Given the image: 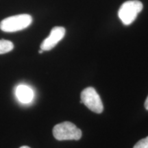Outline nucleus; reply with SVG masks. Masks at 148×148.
<instances>
[{"label":"nucleus","instance_id":"obj_1","mask_svg":"<svg viewBox=\"0 0 148 148\" xmlns=\"http://www.w3.org/2000/svg\"><path fill=\"white\" fill-rule=\"evenodd\" d=\"M32 23V17L29 14H18L2 20L0 23V29L5 32H15L27 28Z\"/></svg>","mask_w":148,"mask_h":148},{"label":"nucleus","instance_id":"obj_2","mask_svg":"<svg viewBox=\"0 0 148 148\" xmlns=\"http://www.w3.org/2000/svg\"><path fill=\"white\" fill-rule=\"evenodd\" d=\"M143 8V5L140 1L130 0L121 5L118 11V16L125 25H129L135 21Z\"/></svg>","mask_w":148,"mask_h":148},{"label":"nucleus","instance_id":"obj_3","mask_svg":"<svg viewBox=\"0 0 148 148\" xmlns=\"http://www.w3.org/2000/svg\"><path fill=\"white\" fill-rule=\"evenodd\" d=\"M53 135L58 140H77L82 137V131L71 122L64 121L53 127Z\"/></svg>","mask_w":148,"mask_h":148},{"label":"nucleus","instance_id":"obj_4","mask_svg":"<svg viewBox=\"0 0 148 148\" xmlns=\"http://www.w3.org/2000/svg\"><path fill=\"white\" fill-rule=\"evenodd\" d=\"M80 103H84L88 109L95 113L99 114L103 112V106L101 98L92 87H87L82 90Z\"/></svg>","mask_w":148,"mask_h":148},{"label":"nucleus","instance_id":"obj_5","mask_svg":"<svg viewBox=\"0 0 148 148\" xmlns=\"http://www.w3.org/2000/svg\"><path fill=\"white\" fill-rule=\"evenodd\" d=\"M66 30L63 27L56 26L53 27L50 34L44 39L40 45V49L43 51H49L52 49L65 35Z\"/></svg>","mask_w":148,"mask_h":148},{"label":"nucleus","instance_id":"obj_6","mask_svg":"<svg viewBox=\"0 0 148 148\" xmlns=\"http://www.w3.org/2000/svg\"><path fill=\"white\" fill-rule=\"evenodd\" d=\"M16 97L20 102L23 103H30L34 97V92L29 86L20 84L16 88Z\"/></svg>","mask_w":148,"mask_h":148},{"label":"nucleus","instance_id":"obj_7","mask_svg":"<svg viewBox=\"0 0 148 148\" xmlns=\"http://www.w3.org/2000/svg\"><path fill=\"white\" fill-rule=\"evenodd\" d=\"M13 43L10 40L5 39L0 40V54L10 52L13 49Z\"/></svg>","mask_w":148,"mask_h":148},{"label":"nucleus","instance_id":"obj_8","mask_svg":"<svg viewBox=\"0 0 148 148\" xmlns=\"http://www.w3.org/2000/svg\"><path fill=\"white\" fill-rule=\"evenodd\" d=\"M133 148H148V136L137 142Z\"/></svg>","mask_w":148,"mask_h":148},{"label":"nucleus","instance_id":"obj_9","mask_svg":"<svg viewBox=\"0 0 148 148\" xmlns=\"http://www.w3.org/2000/svg\"><path fill=\"white\" fill-rule=\"evenodd\" d=\"M145 108H146V110H148V96H147V99H146L145 102Z\"/></svg>","mask_w":148,"mask_h":148},{"label":"nucleus","instance_id":"obj_10","mask_svg":"<svg viewBox=\"0 0 148 148\" xmlns=\"http://www.w3.org/2000/svg\"><path fill=\"white\" fill-rule=\"evenodd\" d=\"M19 148H30L29 147H28V146H26V145H24V146H21V147Z\"/></svg>","mask_w":148,"mask_h":148},{"label":"nucleus","instance_id":"obj_11","mask_svg":"<svg viewBox=\"0 0 148 148\" xmlns=\"http://www.w3.org/2000/svg\"><path fill=\"white\" fill-rule=\"evenodd\" d=\"M43 50H42V49H40V50H39V51H38V52H39V53H42V52H43Z\"/></svg>","mask_w":148,"mask_h":148}]
</instances>
